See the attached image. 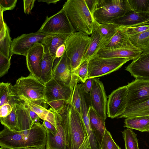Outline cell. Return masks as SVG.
<instances>
[{"label": "cell", "instance_id": "1", "mask_svg": "<svg viewBox=\"0 0 149 149\" xmlns=\"http://www.w3.org/2000/svg\"><path fill=\"white\" fill-rule=\"evenodd\" d=\"M62 9L76 31L88 35L92 34L97 22L88 8L85 0H68Z\"/></svg>", "mask_w": 149, "mask_h": 149}, {"label": "cell", "instance_id": "2", "mask_svg": "<svg viewBox=\"0 0 149 149\" xmlns=\"http://www.w3.org/2000/svg\"><path fill=\"white\" fill-rule=\"evenodd\" d=\"M10 88L13 97L16 99L22 96L40 105L47 104L45 98V84L30 73L27 77L19 78L14 85H10Z\"/></svg>", "mask_w": 149, "mask_h": 149}, {"label": "cell", "instance_id": "3", "mask_svg": "<svg viewBox=\"0 0 149 149\" xmlns=\"http://www.w3.org/2000/svg\"><path fill=\"white\" fill-rule=\"evenodd\" d=\"M63 109L68 121L70 138V149H88V141L81 116L70 102Z\"/></svg>", "mask_w": 149, "mask_h": 149}, {"label": "cell", "instance_id": "4", "mask_svg": "<svg viewBox=\"0 0 149 149\" xmlns=\"http://www.w3.org/2000/svg\"><path fill=\"white\" fill-rule=\"evenodd\" d=\"M91 40V37L88 35L76 31L72 34L65 42V53L70 60L72 72L77 77L78 69L82 62Z\"/></svg>", "mask_w": 149, "mask_h": 149}, {"label": "cell", "instance_id": "5", "mask_svg": "<svg viewBox=\"0 0 149 149\" xmlns=\"http://www.w3.org/2000/svg\"><path fill=\"white\" fill-rule=\"evenodd\" d=\"M129 11L127 0H99L93 15L99 23H111Z\"/></svg>", "mask_w": 149, "mask_h": 149}, {"label": "cell", "instance_id": "6", "mask_svg": "<svg viewBox=\"0 0 149 149\" xmlns=\"http://www.w3.org/2000/svg\"><path fill=\"white\" fill-rule=\"evenodd\" d=\"M128 58H102L95 55L89 60L88 78H94L110 74L131 60Z\"/></svg>", "mask_w": 149, "mask_h": 149}, {"label": "cell", "instance_id": "7", "mask_svg": "<svg viewBox=\"0 0 149 149\" xmlns=\"http://www.w3.org/2000/svg\"><path fill=\"white\" fill-rule=\"evenodd\" d=\"M38 31L47 34H72L76 32L62 8L46 19Z\"/></svg>", "mask_w": 149, "mask_h": 149}, {"label": "cell", "instance_id": "8", "mask_svg": "<svg viewBox=\"0 0 149 149\" xmlns=\"http://www.w3.org/2000/svg\"><path fill=\"white\" fill-rule=\"evenodd\" d=\"M51 35L38 31L24 34L14 38L12 41L10 50V58L14 54L26 56L28 51L34 45L42 44L45 40Z\"/></svg>", "mask_w": 149, "mask_h": 149}, {"label": "cell", "instance_id": "9", "mask_svg": "<svg viewBox=\"0 0 149 149\" xmlns=\"http://www.w3.org/2000/svg\"><path fill=\"white\" fill-rule=\"evenodd\" d=\"M53 78L72 89L80 80L74 74L70 62L65 52L61 57L55 59L53 67Z\"/></svg>", "mask_w": 149, "mask_h": 149}, {"label": "cell", "instance_id": "10", "mask_svg": "<svg viewBox=\"0 0 149 149\" xmlns=\"http://www.w3.org/2000/svg\"><path fill=\"white\" fill-rule=\"evenodd\" d=\"M57 131L56 135L46 130L47 141L45 149H70V139L68 128L62 122L61 115L55 114Z\"/></svg>", "mask_w": 149, "mask_h": 149}, {"label": "cell", "instance_id": "11", "mask_svg": "<svg viewBox=\"0 0 149 149\" xmlns=\"http://www.w3.org/2000/svg\"><path fill=\"white\" fill-rule=\"evenodd\" d=\"M127 85L119 87L111 93L107 102L108 117L113 119L124 113L127 107Z\"/></svg>", "mask_w": 149, "mask_h": 149}, {"label": "cell", "instance_id": "12", "mask_svg": "<svg viewBox=\"0 0 149 149\" xmlns=\"http://www.w3.org/2000/svg\"><path fill=\"white\" fill-rule=\"evenodd\" d=\"M89 94L91 106L105 120L107 117V97L103 84L98 78H93L92 88Z\"/></svg>", "mask_w": 149, "mask_h": 149}, {"label": "cell", "instance_id": "13", "mask_svg": "<svg viewBox=\"0 0 149 149\" xmlns=\"http://www.w3.org/2000/svg\"><path fill=\"white\" fill-rule=\"evenodd\" d=\"M127 86L126 108L149 100V80L136 79Z\"/></svg>", "mask_w": 149, "mask_h": 149}, {"label": "cell", "instance_id": "14", "mask_svg": "<svg viewBox=\"0 0 149 149\" xmlns=\"http://www.w3.org/2000/svg\"><path fill=\"white\" fill-rule=\"evenodd\" d=\"M45 98L46 103L57 100H63L69 102L73 89L52 78L45 84Z\"/></svg>", "mask_w": 149, "mask_h": 149}, {"label": "cell", "instance_id": "15", "mask_svg": "<svg viewBox=\"0 0 149 149\" xmlns=\"http://www.w3.org/2000/svg\"><path fill=\"white\" fill-rule=\"evenodd\" d=\"M125 70L136 79L149 80V51L142 52Z\"/></svg>", "mask_w": 149, "mask_h": 149}, {"label": "cell", "instance_id": "16", "mask_svg": "<svg viewBox=\"0 0 149 149\" xmlns=\"http://www.w3.org/2000/svg\"><path fill=\"white\" fill-rule=\"evenodd\" d=\"M44 54L43 45L38 44L28 51L26 56L27 67L30 73L39 80L41 77L40 63Z\"/></svg>", "mask_w": 149, "mask_h": 149}, {"label": "cell", "instance_id": "17", "mask_svg": "<svg viewBox=\"0 0 149 149\" xmlns=\"http://www.w3.org/2000/svg\"><path fill=\"white\" fill-rule=\"evenodd\" d=\"M111 23L124 27L149 24V13L129 11Z\"/></svg>", "mask_w": 149, "mask_h": 149}, {"label": "cell", "instance_id": "18", "mask_svg": "<svg viewBox=\"0 0 149 149\" xmlns=\"http://www.w3.org/2000/svg\"><path fill=\"white\" fill-rule=\"evenodd\" d=\"M142 53L139 50L129 49H108L101 48L96 54L102 58H128L133 60L138 58Z\"/></svg>", "mask_w": 149, "mask_h": 149}, {"label": "cell", "instance_id": "19", "mask_svg": "<svg viewBox=\"0 0 149 149\" xmlns=\"http://www.w3.org/2000/svg\"><path fill=\"white\" fill-rule=\"evenodd\" d=\"M102 48L108 49H129L139 50L132 44L129 37L121 27H119L118 30L108 43Z\"/></svg>", "mask_w": 149, "mask_h": 149}, {"label": "cell", "instance_id": "20", "mask_svg": "<svg viewBox=\"0 0 149 149\" xmlns=\"http://www.w3.org/2000/svg\"><path fill=\"white\" fill-rule=\"evenodd\" d=\"M89 116L91 129L100 146L106 130L105 120L97 114L91 105L89 108Z\"/></svg>", "mask_w": 149, "mask_h": 149}, {"label": "cell", "instance_id": "21", "mask_svg": "<svg viewBox=\"0 0 149 149\" xmlns=\"http://www.w3.org/2000/svg\"><path fill=\"white\" fill-rule=\"evenodd\" d=\"M3 13L0 10V54L11 59L10 50L12 41L9 28L4 21Z\"/></svg>", "mask_w": 149, "mask_h": 149}, {"label": "cell", "instance_id": "22", "mask_svg": "<svg viewBox=\"0 0 149 149\" xmlns=\"http://www.w3.org/2000/svg\"><path fill=\"white\" fill-rule=\"evenodd\" d=\"M44 47V54L41 61V77L40 80L45 84L53 78L52 70L55 57L52 56L48 49Z\"/></svg>", "mask_w": 149, "mask_h": 149}, {"label": "cell", "instance_id": "23", "mask_svg": "<svg viewBox=\"0 0 149 149\" xmlns=\"http://www.w3.org/2000/svg\"><path fill=\"white\" fill-rule=\"evenodd\" d=\"M17 99L18 101L22 100L26 102L31 109L38 115L40 119L49 121L57 128L53 112L41 105L33 102L23 96H19Z\"/></svg>", "mask_w": 149, "mask_h": 149}, {"label": "cell", "instance_id": "24", "mask_svg": "<svg viewBox=\"0 0 149 149\" xmlns=\"http://www.w3.org/2000/svg\"><path fill=\"white\" fill-rule=\"evenodd\" d=\"M71 34L51 35L45 40L42 44L48 49L52 56L55 57L56 53L58 48L65 43Z\"/></svg>", "mask_w": 149, "mask_h": 149}, {"label": "cell", "instance_id": "25", "mask_svg": "<svg viewBox=\"0 0 149 149\" xmlns=\"http://www.w3.org/2000/svg\"><path fill=\"white\" fill-rule=\"evenodd\" d=\"M91 38L88 47L83 57L82 63L86 61L89 60L91 57L96 55L100 49L103 47V41L97 30L96 24L95 29L91 35Z\"/></svg>", "mask_w": 149, "mask_h": 149}, {"label": "cell", "instance_id": "26", "mask_svg": "<svg viewBox=\"0 0 149 149\" xmlns=\"http://www.w3.org/2000/svg\"><path fill=\"white\" fill-rule=\"evenodd\" d=\"M149 116V100L143 102L127 107L124 113L117 118Z\"/></svg>", "mask_w": 149, "mask_h": 149}, {"label": "cell", "instance_id": "27", "mask_svg": "<svg viewBox=\"0 0 149 149\" xmlns=\"http://www.w3.org/2000/svg\"><path fill=\"white\" fill-rule=\"evenodd\" d=\"M124 122L125 127L146 132L149 127V116L126 118Z\"/></svg>", "mask_w": 149, "mask_h": 149}, {"label": "cell", "instance_id": "28", "mask_svg": "<svg viewBox=\"0 0 149 149\" xmlns=\"http://www.w3.org/2000/svg\"><path fill=\"white\" fill-rule=\"evenodd\" d=\"M96 26L103 40V47L108 43L119 29L118 26L113 23L102 24L97 22Z\"/></svg>", "mask_w": 149, "mask_h": 149}, {"label": "cell", "instance_id": "29", "mask_svg": "<svg viewBox=\"0 0 149 149\" xmlns=\"http://www.w3.org/2000/svg\"><path fill=\"white\" fill-rule=\"evenodd\" d=\"M132 44L142 52L149 51V30L129 37Z\"/></svg>", "mask_w": 149, "mask_h": 149}, {"label": "cell", "instance_id": "30", "mask_svg": "<svg viewBox=\"0 0 149 149\" xmlns=\"http://www.w3.org/2000/svg\"><path fill=\"white\" fill-rule=\"evenodd\" d=\"M10 83L1 82L0 83V107L8 102L12 105L16 102L13 101V97L10 89Z\"/></svg>", "mask_w": 149, "mask_h": 149}, {"label": "cell", "instance_id": "31", "mask_svg": "<svg viewBox=\"0 0 149 149\" xmlns=\"http://www.w3.org/2000/svg\"><path fill=\"white\" fill-rule=\"evenodd\" d=\"M125 149H139L137 134L132 129L127 128L122 132Z\"/></svg>", "mask_w": 149, "mask_h": 149}, {"label": "cell", "instance_id": "32", "mask_svg": "<svg viewBox=\"0 0 149 149\" xmlns=\"http://www.w3.org/2000/svg\"><path fill=\"white\" fill-rule=\"evenodd\" d=\"M130 11L149 13V0H127Z\"/></svg>", "mask_w": 149, "mask_h": 149}, {"label": "cell", "instance_id": "33", "mask_svg": "<svg viewBox=\"0 0 149 149\" xmlns=\"http://www.w3.org/2000/svg\"><path fill=\"white\" fill-rule=\"evenodd\" d=\"M16 103L11 113L5 117H0L1 124L10 130L15 129L17 122Z\"/></svg>", "mask_w": 149, "mask_h": 149}, {"label": "cell", "instance_id": "34", "mask_svg": "<svg viewBox=\"0 0 149 149\" xmlns=\"http://www.w3.org/2000/svg\"><path fill=\"white\" fill-rule=\"evenodd\" d=\"M99 149H121L114 141L110 133L106 129Z\"/></svg>", "mask_w": 149, "mask_h": 149}, {"label": "cell", "instance_id": "35", "mask_svg": "<svg viewBox=\"0 0 149 149\" xmlns=\"http://www.w3.org/2000/svg\"><path fill=\"white\" fill-rule=\"evenodd\" d=\"M70 102L74 109L81 115V99L78 83L74 87Z\"/></svg>", "mask_w": 149, "mask_h": 149}, {"label": "cell", "instance_id": "36", "mask_svg": "<svg viewBox=\"0 0 149 149\" xmlns=\"http://www.w3.org/2000/svg\"><path fill=\"white\" fill-rule=\"evenodd\" d=\"M129 37L149 30V24L139 25L129 27H122Z\"/></svg>", "mask_w": 149, "mask_h": 149}, {"label": "cell", "instance_id": "37", "mask_svg": "<svg viewBox=\"0 0 149 149\" xmlns=\"http://www.w3.org/2000/svg\"><path fill=\"white\" fill-rule=\"evenodd\" d=\"M88 62L89 60H87L82 62L77 70V76L83 83L88 79Z\"/></svg>", "mask_w": 149, "mask_h": 149}, {"label": "cell", "instance_id": "38", "mask_svg": "<svg viewBox=\"0 0 149 149\" xmlns=\"http://www.w3.org/2000/svg\"><path fill=\"white\" fill-rule=\"evenodd\" d=\"M10 65V59L0 54V77L7 74Z\"/></svg>", "mask_w": 149, "mask_h": 149}, {"label": "cell", "instance_id": "39", "mask_svg": "<svg viewBox=\"0 0 149 149\" xmlns=\"http://www.w3.org/2000/svg\"><path fill=\"white\" fill-rule=\"evenodd\" d=\"M17 0H1L0 10L4 11L13 10L16 6Z\"/></svg>", "mask_w": 149, "mask_h": 149}, {"label": "cell", "instance_id": "40", "mask_svg": "<svg viewBox=\"0 0 149 149\" xmlns=\"http://www.w3.org/2000/svg\"><path fill=\"white\" fill-rule=\"evenodd\" d=\"M66 101L63 100H57L48 103L56 112H58L65 106Z\"/></svg>", "mask_w": 149, "mask_h": 149}, {"label": "cell", "instance_id": "41", "mask_svg": "<svg viewBox=\"0 0 149 149\" xmlns=\"http://www.w3.org/2000/svg\"><path fill=\"white\" fill-rule=\"evenodd\" d=\"M15 104L12 105L8 102L0 107V117H5L9 115L12 111Z\"/></svg>", "mask_w": 149, "mask_h": 149}, {"label": "cell", "instance_id": "42", "mask_svg": "<svg viewBox=\"0 0 149 149\" xmlns=\"http://www.w3.org/2000/svg\"><path fill=\"white\" fill-rule=\"evenodd\" d=\"M23 103L24 107L29 112L33 123H39L40 118L38 115L31 109L26 102H24Z\"/></svg>", "mask_w": 149, "mask_h": 149}, {"label": "cell", "instance_id": "43", "mask_svg": "<svg viewBox=\"0 0 149 149\" xmlns=\"http://www.w3.org/2000/svg\"><path fill=\"white\" fill-rule=\"evenodd\" d=\"M36 0H23L24 12L26 14H29L33 7Z\"/></svg>", "mask_w": 149, "mask_h": 149}, {"label": "cell", "instance_id": "44", "mask_svg": "<svg viewBox=\"0 0 149 149\" xmlns=\"http://www.w3.org/2000/svg\"><path fill=\"white\" fill-rule=\"evenodd\" d=\"M85 1L89 11L93 15L97 8L99 0H85Z\"/></svg>", "mask_w": 149, "mask_h": 149}, {"label": "cell", "instance_id": "45", "mask_svg": "<svg viewBox=\"0 0 149 149\" xmlns=\"http://www.w3.org/2000/svg\"><path fill=\"white\" fill-rule=\"evenodd\" d=\"M42 125L47 130L54 135L57 133V129L52 124L46 120H44Z\"/></svg>", "mask_w": 149, "mask_h": 149}, {"label": "cell", "instance_id": "46", "mask_svg": "<svg viewBox=\"0 0 149 149\" xmlns=\"http://www.w3.org/2000/svg\"><path fill=\"white\" fill-rule=\"evenodd\" d=\"M92 78H88L84 83H82V87L85 92L86 94L90 93L93 85Z\"/></svg>", "mask_w": 149, "mask_h": 149}, {"label": "cell", "instance_id": "47", "mask_svg": "<svg viewBox=\"0 0 149 149\" xmlns=\"http://www.w3.org/2000/svg\"><path fill=\"white\" fill-rule=\"evenodd\" d=\"M65 52V43L61 45L57 49L55 54V59L62 57Z\"/></svg>", "mask_w": 149, "mask_h": 149}, {"label": "cell", "instance_id": "48", "mask_svg": "<svg viewBox=\"0 0 149 149\" xmlns=\"http://www.w3.org/2000/svg\"><path fill=\"white\" fill-rule=\"evenodd\" d=\"M60 0H38L39 2H43L49 4L51 3H56L57 2L60 1Z\"/></svg>", "mask_w": 149, "mask_h": 149}, {"label": "cell", "instance_id": "49", "mask_svg": "<svg viewBox=\"0 0 149 149\" xmlns=\"http://www.w3.org/2000/svg\"><path fill=\"white\" fill-rule=\"evenodd\" d=\"M21 149H40L38 147H26Z\"/></svg>", "mask_w": 149, "mask_h": 149}, {"label": "cell", "instance_id": "50", "mask_svg": "<svg viewBox=\"0 0 149 149\" xmlns=\"http://www.w3.org/2000/svg\"><path fill=\"white\" fill-rule=\"evenodd\" d=\"M0 149H6L3 148H2V147H1Z\"/></svg>", "mask_w": 149, "mask_h": 149}, {"label": "cell", "instance_id": "51", "mask_svg": "<svg viewBox=\"0 0 149 149\" xmlns=\"http://www.w3.org/2000/svg\"><path fill=\"white\" fill-rule=\"evenodd\" d=\"M147 132H149V127L148 128V130H147Z\"/></svg>", "mask_w": 149, "mask_h": 149}]
</instances>
